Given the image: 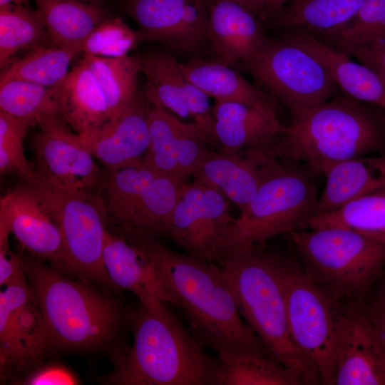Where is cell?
Instances as JSON below:
<instances>
[{
  "label": "cell",
  "mask_w": 385,
  "mask_h": 385,
  "mask_svg": "<svg viewBox=\"0 0 385 385\" xmlns=\"http://www.w3.org/2000/svg\"><path fill=\"white\" fill-rule=\"evenodd\" d=\"M122 232L172 293L190 332L204 347L217 353L267 349L242 320L235 293L220 266L176 252L154 235L129 227Z\"/></svg>",
  "instance_id": "6da1fadb"
},
{
  "label": "cell",
  "mask_w": 385,
  "mask_h": 385,
  "mask_svg": "<svg viewBox=\"0 0 385 385\" xmlns=\"http://www.w3.org/2000/svg\"><path fill=\"white\" fill-rule=\"evenodd\" d=\"M264 23L238 0H209L208 40L217 60L243 64L265 38Z\"/></svg>",
  "instance_id": "ffe728a7"
},
{
  "label": "cell",
  "mask_w": 385,
  "mask_h": 385,
  "mask_svg": "<svg viewBox=\"0 0 385 385\" xmlns=\"http://www.w3.org/2000/svg\"><path fill=\"white\" fill-rule=\"evenodd\" d=\"M360 309L385 347V282L371 304Z\"/></svg>",
  "instance_id": "ee69618b"
},
{
  "label": "cell",
  "mask_w": 385,
  "mask_h": 385,
  "mask_svg": "<svg viewBox=\"0 0 385 385\" xmlns=\"http://www.w3.org/2000/svg\"><path fill=\"white\" fill-rule=\"evenodd\" d=\"M131 346L108 381L123 385H216L218 358L209 354L166 303L131 313Z\"/></svg>",
  "instance_id": "3957f363"
},
{
  "label": "cell",
  "mask_w": 385,
  "mask_h": 385,
  "mask_svg": "<svg viewBox=\"0 0 385 385\" xmlns=\"http://www.w3.org/2000/svg\"><path fill=\"white\" fill-rule=\"evenodd\" d=\"M63 119L78 135L98 128L113 117L93 72L82 58L60 84Z\"/></svg>",
  "instance_id": "484cf974"
},
{
  "label": "cell",
  "mask_w": 385,
  "mask_h": 385,
  "mask_svg": "<svg viewBox=\"0 0 385 385\" xmlns=\"http://www.w3.org/2000/svg\"><path fill=\"white\" fill-rule=\"evenodd\" d=\"M32 140L38 181L65 190L100 188L103 176L91 153L59 117L38 123Z\"/></svg>",
  "instance_id": "7c38bea8"
},
{
  "label": "cell",
  "mask_w": 385,
  "mask_h": 385,
  "mask_svg": "<svg viewBox=\"0 0 385 385\" xmlns=\"http://www.w3.org/2000/svg\"><path fill=\"white\" fill-rule=\"evenodd\" d=\"M145 96L179 118H190L181 63L170 51H155L140 57Z\"/></svg>",
  "instance_id": "f546056e"
},
{
  "label": "cell",
  "mask_w": 385,
  "mask_h": 385,
  "mask_svg": "<svg viewBox=\"0 0 385 385\" xmlns=\"http://www.w3.org/2000/svg\"><path fill=\"white\" fill-rule=\"evenodd\" d=\"M286 30L283 38L314 57L344 95L385 109V81L374 71L354 61L304 29Z\"/></svg>",
  "instance_id": "7402d4cb"
},
{
  "label": "cell",
  "mask_w": 385,
  "mask_h": 385,
  "mask_svg": "<svg viewBox=\"0 0 385 385\" xmlns=\"http://www.w3.org/2000/svg\"><path fill=\"white\" fill-rule=\"evenodd\" d=\"M272 255L292 338L321 384L334 385L338 322L344 307L307 277L298 257L277 251Z\"/></svg>",
  "instance_id": "ba28073f"
},
{
  "label": "cell",
  "mask_w": 385,
  "mask_h": 385,
  "mask_svg": "<svg viewBox=\"0 0 385 385\" xmlns=\"http://www.w3.org/2000/svg\"><path fill=\"white\" fill-rule=\"evenodd\" d=\"M276 139L240 153L211 150L192 177L220 192L240 210L253 197L266 174L282 158L275 152Z\"/></svg>",
  "instance_id": "ac0fdd59"
},
{
  "label": "cell",
  "mask_w": 385,
  "mask_h": 385,
  "mask_svg": "<svg viewBox=\"0 0 385 385\" xmlns=\"http://www.w3.org/2000/svg\"><path fill=\"white\" fill-rule=\"evenodd\" d=\"M291 113L290 124L276 140V153L315 175L349 159L385 153L383 108L339 94Z\"/></svg>",
  "instance_id": "7a4b0ae2"
},
{
  "label": "cell",
  "mask_w": 385,
  "mask_h": 385,
  "mask_svg": "<svg viewBox=\"0 0 385 385\" xmlns=\"http://www.w3.org/2000/svg\"><path fill=\"white\" fill-rule=\"evenodd\" d=\"M78 135L93 157L108 170L142 164L150 146L145 91L138 88L114 117Z\"/></svg>",
  "instance_id": "2e32d148"
},
{
  "label": "cell",
  "mask_w": 385,
  "mask_h": 385,
  "mask_svg": "<svg viewBox=\"0 0 385 385\" xmlns=\"http://www.w3.org/2000/svg\"><path fill=\"white\" fill-rule=\"evenodd\" d=\"M83 1H97V2H99V0H83Z\"/></svg>",
  "instance_id": "c3c4849f"
},
{
  "label": "cell",
  "mask_w": 385,
  "mask_h": 385,
  "mask_svg": "<svg viewBox=\"0 0 385 385\" xmlns=\"http://www.w3.org/2000/svg\"><path fill=\"white\" fill-rule=\"evenodd\" d=\"M183 183L178 178L159 173L128 212L121 227L155 236L165 234L179 188Z\"/></svg>",
  "instance_id": "d6a6232c"
},
{
  "label": "cell",
  "mask_w": 385,
  "mask_h": 385,
  "mask_svg": "<svg viewBox=\"0 0 385 385\" xmlns=\"http://www.w3.org/2000/svg\"><path fill=\"white\" fill-rule=\"evenodd\" d=\"M53 45L39 11L29 6H0V67L3 69L23 50Z\"/></svg>",
  "instance_id": "1f68e13d"
},
{
  "label": "cell",
  "mask_w": 385,
  "mask_h": 385,
  "mask_svg": "<svg viewBox=\"0 0 385 385\" xmlns=\"http://www.w3.org/2000/svg\"><path fill=\"white\" fill-rule=\"evenodd\" d=\"M233 221L230 202L193 180L180 187L165 234L188 254L212 262L220 257Z\"/></svg>",
  "instance_id": "8fae6325"
},
{
  "label": "cell",
  "mask_w": 385,
  "mask_h": 385,
  "mask_svg": "<svg viewBox=\"0 0 385 385\" xmlns=\"http://www.w3.org/2000/svg\"><path fill=\"white\" fill-rule=\"evenodd\" d=\"M42 196L61 232L66 270L113 285L103 260L108 217L95 190H65L38 181Z\"/></svg>",
  "instance_id": "9c48e42d"
},
{
  "label": "cell",
  "mask_w": 385,
  "mask_h": 385,
  "mask_svg": "<svg viewBox=\"0 0 385 385\" xmlns=\"http://www.w3.org/2000/svg\"><path fill=\"white\" fill-rule=\"evenodd\" d=\"M217 261L237 299L240 313L268 352L301 376L305 384H320L312 364L290 334L284 295L272 251L242 246Z\"/></svg>",
  "instance_id": "277c9868"
},
{
  "label": "cell",
  "mask_w": 385,
  "mask_h": 385,
  "mask_svg": "<svg viewBox=\"0 0 385 385\" xmlns=\"http://www.w3.org/2000/svg\"><path fill=\"white\" fill-rule=\"evenodd\" d=\"M106 270L113 285L133 292L146 307L177 304L143 254L124 235L106 230L103 252Z\"/></svg>",
  "instance_id": "44dd1931"
},
{
  "label": "cell",
  "mask_w": 385,
  "mask_h": 385,
  "mask_svg": "<svg viewBox=\"0 0 385 385\" xmlns=\"http://www.w3.org/2000/svg\"><path fill=\"white\" fill-rule=\"evenodd\" d=\"M252 10L264 22V0H238ZM265 23V22H264Z\"/></svg>",
  "instance_id": "bcb514c9"
},
{
  "label": "cell",
  "mask_w": 385,
  "mask_h": 385,
  "mask_svg": "<svg viewBox=\"0 0 385 385\" xmlns=\"http://www.w3.org/2000/svg\"><path fill=\"white\" fill-rule=\"evenodd\" d=\"M150 146L143 162L187 181L211 151L192 123H184L146 96Z\"/></svg>",
  "instance_id": "9a60e30c"
},
{
  "label": "cell",
  "mask_w": 385,
  "mask_h": 385,
  "mask_svg": "<svg viewBox=\"0 0 385 385\" xmlns=\"http://www.w3.org/2000/svg\"><path fill=\"white\" fill-rule=\"evenodd\" d=\"M212 112L216 145L227 153L270 142L284 129L279 121L240 103L215 101Z\"/></svg>",
  "instance_id": "d4e9b609"
},
{
  "label": "cell",
  "mask_w": 385,
  "mask_h": 385,
  "mask_svg": "<svg viewBox=\"0 0 385 385\" xmlns=\"http://www.w3.org/2000/svg\"><path fill=\"white\" fill-rule=\"evenodd\" d=\"M312 34L347 56L359 46L385 38V0H365L356 16L342 27Z\"/></svg>",
  "instance_id": "74e56055"
},
{
  "label": "cell",
  "mask_w": 385,
  "mask_h": 385,
  "mask_svg": "<svg viewBox=\"0 0 385 385\" xmlns=\"http://www.w3.org/2000/svg\"><path fill=\"white\" fill-rule=\"evenodd\" d=\"M9 233L6 227L0 226V284L4 287L26 277L21 258L9 249L8 242Z\"/></svg>",
  "instance_id": "60d3db41"
},
{
  "label": "cell",
  "mask_w": 385,
  "mask_h": 385,
  "mask_svg": "<svg viewBox=\"0 0 385 385\" xmlns=\"http://www.w3.org/2000/svg\"><path fill=\"white\" fill-rule=\"evenodd\" d=\"M80 53L54 45L35 47L1 69L0 83L21 79L46 86H58L67 76L71 61Z\"/></svg>",
  "instance_id": "e575fe53"
},
{
  "label": "cell",
  "mask_w": 385,
  "mask_h": 385,
  "mask_svg": "<svg viewBox=\"0 0 385 385\" xmlns=\"http://www.w3.org/2000/svg\"><path fill=\"white\" fill-rule=\"evenodd\" d=\"M53 44L82 53L83 45L108 14L99 2L35 0Z\"/></svg>",
  "instance_id": "4316f807"
},
{
  "label": "cell",
  "mask_w": 385,
  "mask_h": 385,
  "mask_svg": "<svg viewBox=\"0 0 385 385\" xmlns=\"http://www.w3.org/2000/svg\"><path fill=\"white\" fill-rule=\"evenodd\" d=\"M287 0H264V22L270 24L281 12Z\"/></svg>",
  "instance_id": "f6af8a7d"
},
{
  "label": "cell",
  "mask_w": 385,
  "mask_h": 385,
  "mask_svg": "<svg viewBox=\"0 0 385 385\" xmlns=\"http://www.w3.org/2000/svg\"><path fill=\"white\" fill-rule=\"evenodd\" d=\"M181 67L190 81L215 101L245 104L273 120L279 121L278 102L267 92L251 84L232 66L218 60L197 58L181 63Z\"/></svg>",
  "instance_id": "603a6c76"
},
{
  "label": "cell",
  "mask_w": 385,
  "mask_h": 385,
  "mask_svg": "<svg viewBox=\"0 0 385 385\" xmlns=\"http://www.w3.org/2000/svg\"><path fill=\"white\" fill-rule=\"evenodd\" d=\"M307 277L333 299L361 307L385 268V242L335 227L288 234Z\"/></svg>",
  "instance_id": "5b68a950"
},
{
  "label": "cell",
  "mask_w": 385,
  "mask_h": 385,
  "mask_svg": "<svg viewBox=\"0 0 385 385\" xmlns=\"http://www.w3.org/2000/svg\"><path fill=\"white\" fill-rule=\"evenodd\" d=\"M29 126L26 120L0 111L1 174H16L32 185L38 177L25 157L23 146Z\"/></svg>",
  "instance_id": "f35d334b"
},
{
  "label": "cell",
  "mask_w": 385,
  "mask_h": 385,
  "mask_svg": "<svg viewBox=\"0 0 385 385\" xmlns=\"http://www.w3.org/2000/svg\"><path fill=\"white\" fill-rule=\"evenodd\" d=\"M158 173L144 162L139 165L108 170L103 176L100 187L108 217L120 224Z\"/></svg>",
  "instance_id": "8d00e7d4"
},
{
  "label": "cell",
  "mask_w": 385,
  "mask_h": 385,
  "mask_svg": "<svg viewBox=\"0 0 385 385\" xmlns=\"http://www.w3.org/2000/svg\"><path fill=\"white\" fill-rule=\"evenodd\" d=\"M83 58L98 82L115 116L138 89L140 57L126 55L104 58L83 55Z\"/></svg>",
  "instance_id": "d590c367"
},
{
  "label": "cell",
  "mask_w": 385,
  "mask_h": 385,
  "mask_svg": "<svg viewBox=\"0 0 385 385\" xmlns=\"http://www.w3.org/2000/svg\"><path fill=\"white\" fill-rule=\"evenodd\" d=\"M29 0H0V6L7 4H17L29 6Z\"/></svg>",
  "instance_id": "7dc6e473"
},
{
  "label": "cell",
  "mask_w": 385,
  "mask_h": 385,
  "mask_svg": "<svg viewBox=\"0 0 385 385\" xmlns=\"http://www.w3.org/2000/svg\"><path fill=\"white\" fill-rule=\"evenodd\" d=\"M347 56L354 57L385 81V38L359 46L351 51Z\"/></svg>",
  "instance_id": "b9f144b4"
},
{
  "label": "cell",
  "mask_w": 385,
  "mask_h": 385,
  "mask_svg": "<svg viewBox=\"0 0 385 385\" xmlns=\"http://www.w3.org/2000/svg\"><path fill=\"white\" fill-rule=\"evenodd\" d=\"M124 8L140 41L174 54H192L209 41V0H124Z\"/></svg>",
  "instance_id": "4fadbf2b"
},
{
  "label": "cell",
  "mask_w": 385,
  "mask_h": 385,
  "mask_svg": "<svg viewBox=\"0 0 385 385\" xmlns=\"http://www.w3.org/2000/svg\"><path fill=\"white\" fill-rule=\"evenodd\" d=\"M325 187L314 216L334 211L345 204L385 189V153L340 162L324 175Z\"/></svg>",
  "instance_id": "cb8c5ba5"
},
{
  "label": "cell",
  "mask_w": 385,
  "mask_h": 385,
  "mask_svg": "<svg viewBox=\"0 0 385 385\" xmlns=\"http://www.w3.org/2000/svg\"><path fill=\"white\" fill-rule=\"evenodd\" d=\"M140 37L121 19L107 18L91 32L85 41L82 53L104 58H118L128 55Z\"/></svg>",
  "instance_id": "ab89813d"
},
{
  "label": "cell",
  "mask_w": 385,
  "mask_h": 385,
  "mask_svg": "<svg viewBox=\"0 0 385 385\" xmlns=\"http://www.w3.org/2000/svg\"><path fill=\"white\" fill-rule=\"evenodd\" d=\"M51 346L41 312L27 278L0 293L1 373L36 363Z\"/></svg>",
  "instance_id": "5bb4252c"
},
{
  "label": "cell",
  "mask_w": 385,
  "mask_h": 385,
  "mask_svg": "<svg viewBox=\"0 0 385 385\" xmlns=\"http://www.w3.org/2000/svg\"><path fill=\"white\" fill-rule=\"evenodd\" d=\"M216 385H301L296 371L274 358L267 349L218 352Z\"/></svg>",
  "instance_id": "83f0119b"
},
{
  "label": "cell",
  "mask_w": 385,
  "mask_h": 385,
  "mask_svg": "<svg viewBox=\"0 0 385 385\" xmlns=\"http://www.w3.org/2000/svg\"><path fill=\"white\" fill-rule=\"evenodd\" d=\"M334 385H385V347L360 308L340 314Z\"/></svg>",
  "instance_id": "d6986e66"
},
{
  "label": "cell",
  "mask_w": 385,
  "mask_h": 385,
  "mask_svg": "<svg viewBox=\"0 0 385 385\" xmlns=\"http://www.w3.org/2000/svg\"><path fill=\"white\" fill-rule=\"evenodd\" d=\"M0 111L25 120L31 126L47 117L62 118L60 85L46 86L21 79L1 82Z\"/></svg>",
  "instance_id": "836d02e7"
},
{
  "label": "cell",
  "mask_w": 385,
  "mask_h": 385,
  "mask_svg": "<svg viewBox=\"0 0 385 385\" xmlns=\"http://www.w3.org/2000/svg\"><path fill=\"white\" fill-rule=\"evenodd\" d=\"M341 227L385 242V189L307 220L304 228Z\"/></svg>",
  "instance_id": "4dcf8cb0"
},
{
  "label": "cell",
  "mask_w": 385,
  "mask_h": 385,
  "mask_svg": "<svg viewBox=\"0 0 385 385\" xmlns=\"http://www.w3.org/2000/svg\"><path fill=\"white\" fill-rule=\"evenodd\" d=\"M21 263L51 345L92 347L105 342L113 334L120 319L114 302L65 277L58 270L25 258H21Z\"/></svg>",
  "instance_id": "8992f818"
},
{
  "label": "cell",
  "mask_w": 385,
  "mask_h": 385,
  "mask_svg": "<svg viewBox=\"0 0 385 385\" xmlns=\"http://www.w3.org/2000/svg\"><path fill=\"white\" fill-rule=\"evenodd\" d=\"M242 65L268 94L291 113L322 103L341 91L314 57L283 38L265 37Z\"/></svg>",
  "instance_id": "30bf717a"
},
{
  "label": "cell",
  "mask_w": 385,
  "mask_h": 385,
  "mask_svg": "<svg viewBox=\"0 0 385 385\" xmlns=\"http://www.w3.org/2000/svg\"><path fill=\"white\" fill-rule=\"evenodd\" d=\"M365 0H292L270 24L273 27L304 29L319 34L351 21Z\"/></svg>",
  "instance_id": "f1b7e54d"
},
{
  "label": "cell",
  "mask_w": 385,
  "mask_h": 385,
  "mask_svg": "<svg viewBox=\"0 0 385 385\" xmlns=\"http://www.w3.org/2000/svg\"><path fill=\"white\" fill-rule=\"evenodd\" d=\"M314 176L305 165L281 158L234 219L220 257L235 248L260 245L276 235L303 229L316 213L319 197Z\"/></svg>",
  "instance_id": "52a82bcc"
},
{
  "label": "cell",
  "mask_w": 385,
  "mask_h": 385,
  "mask_svg": "<svg viewBox=\"0 0 385 385\" xmlns=\"http://www.w3.org/2000/svg\"><path fill=\"white\" fill-rule=\"evenodd\" d=\"M0 223L31 253L66 270L61 232L45 200L33 186L27 183L1 197Z\"/></svg>",
  "instance_id": "e0dca14e"
},
{
  "label": "cell",
  "mask_w": 385,
  "mask_h": 385,
  "mask_svg": "<svg viewBox=\"0 0 385 385\" xmlns=\"http://www.w3.org/2000/svg\"><path fill=\"white\" fill-rule=\"evenodd\" d=\"M31 385H71L78 384L76 376L66 367L59 365L45 366L32 374L25 381Z\"/></svg>",
  "instance_id": "7bdbcfd3"
}]
</instances>
